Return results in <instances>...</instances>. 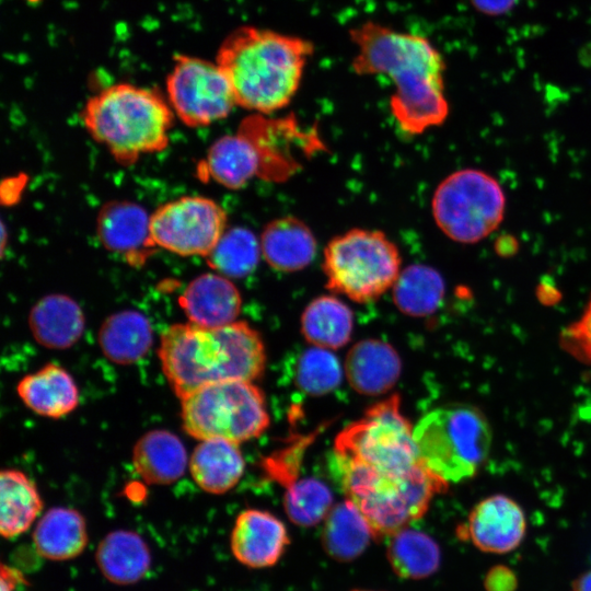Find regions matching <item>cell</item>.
Instances as JSON below:
<instances>
[{
    "mask_svg": "<svg viewBox=\"0 0 591 591\" xmlns=\"http://www.w3.org/2000/svg\"><path fill=\"white\" fill-rule=\"evenodd\" d=\"M314 46L273 30L240 26L219 46L216 62L237 105L258 114L287 106L296 95Z\"/></svg>",
    "mask_w": 591,
    "mask_h": 591,
    "instance_id": "obj_3",
    "label": "cell"
},
{
    "mask_svg": "<svg viewBox=\"0 0 591 591\" xmlns=\"http://www.w3.org/2000/svg\"><path fill=\"white\" fill-rule=\"evenodd\" d=\"M260 167L258 147L244 131L224 136L209 148L202 169L206 175L229 187L244 186Z\"/></svg>",
    "mask_w": 591,
    "mask_h": 591,
    "instance_id": "obj_24",
    "label": "cell"
},
{
    "mask_svg": "<svg viewBox=\"0 0 591 591\" xmlns=\"http://www.w3.org/2000/svg\"><path fill=\"white\" fill-rule=\"evenodd\" d=\"M43 510L35 484L14 468L0 473V533L14 538L26 532Z\"/></svg>",
    "mask_w": 591,
    "mask_h": 591,
    "instance_id": "obj_27",
    "label": "cell"
},
{
    "mask_svg": "<svg viewBox=\"0 0 591 591\" xmlns=\"http://www.w3.org/2000/svg\"><path fill=\"white\" fill-rule=\"evenodd\" d=\"M287 515L297 525L313 526L333 508V494L322 480L308 477L292 483L283 497Z\"/></svg>",
    "mask_w": 591,
    "mask_h": 591,
    "instance_id": "obj_34",
    "label": "cell"
},
{
    "mask_svg": "<svg viewBox=\"0 0 591 591\" xmlns=\"http://www.w3.org/2000/svg\"><path fill=\"white\" fill-rule=\"evenodd\" d=\"M397 394L371 406L364 415L335 439V454L399 476L421 460L414 439V429L402 414Z\"/></svg>",
    "mask_w": 591,
    "mask_h": 591,
    "instance_id": "obj_9",
    "label": "cell"
},
{
    "mask_svg": "<svg viewBox=\"0 0 591 591\" xmlns=\"http://www.w3.org/2000/svg\"><path fill=\"white\" fill-rule=\"evenodd\" d=\"M354 316L340 299L321 296L312 300L301 316V332L313 346L338 349L351 337Z\"/></svg>",
    "mask_w": 591,
    "mask_h": 591,
    "instance_id": "obj_29",
    "label": "cell"
},
{
    "mask_svg": "<svg viewBox=\"0 0 591 591\" xmlns=\"http://www.w3.org/2000/svg\"><path fill=\"white\" fill-rule=\"evenodd\" d=\"M84 325L85 318L80 305L63 294L42 298L28 315L34 339L48 349L70 348L81 338Z\"/></svg>",
    "mask_w": 591,
    "mask_h": 591,
    "instance_id": "obj_18",
    "label": "cell"
},
{
    "mask_svg": "<svg viewBox=\"0 0 591 591\" xmlns=\"http://www.w3.org/2000/svg\"><path fill=\"white\" fill-rule=\"evenodd\" d=\"M95 561L105 579L118 586H129L140 581L148 573L151 567V553L138 533L115 530L100 542Z\"/></svg>",
    "mask_w": 591,
    "mask_h": 591,
    "instance_id": "obj_22",
    "label": "cell"
},
{
    "mask_svg": "<svg viewBox=\"0 0 591 591\" xmlns=\"http://www.w3.org/2000/svg\"><path fill=\"white\" fill-rule=\"evenodd\" d=\"M194 482L204 491L221 495L232 489L244 473L239 443L211 438L200 440L188 462Z\"/></svg>",
    "mask_w": 591,
    "mask_h": 591,
    "instance_id": "obj_20",
    "label": "cell"
},
{
    "mask_svg": "<svg viewBox=\"0 0 591 591\" xmlns=\"http://www.w3.org/2000/svg\"><path fill=\"white\" fill-rule=\"evenodd\" d=\"M354 591H372V590H354Z\"/></svg>",
    "mask_w": 591,
    "mask_h": 591,
    "instance_id": "obj_40",
    "label": "cell"
},
{
    "mask_svg": "<svg viewBox=\"0 0 591 591\" xmlns=\"http://www.w3.org/2000/svg\"><path fill=\"white\" fill-rule=\"evenodd\" d=\"M386 557L393 571L404 579L428 578L441 561L437 542L427 533L408 526L390 537Z\"/></svg>",
    "mask_w": 591,
    "mask_h": 591,
    "instance_id": "obj_31",
    "label": "cell"
},
{
    "mask_svg": "<svg viewBox=\"0 0 591 591\" xmlns=\"http://www.w3.org/2000/svg\"><path fill=\"white\" fill-rule=\"evenodd\" d=\"M1 591H14L18 586L25 583L22 572L13 567H9L4 564L1 565Z\"/></svg>",
    "mask_w": 591,
    "mask_h": 591,
    "instance_id": "obj_38",
    "label": "cell"
},
{
    "mask_svg": "<svg viewBox=\"0 0 591 591\" xmlns=\"http://www.w3.org/2000/svg\"><path fill=\"white\" fill-rule=\"evenodd\" d=\"M341 379V366L328 349L313 346L301 351L296 359L293 381L305 394L331 393L340 384Z\"/></svg>",
    "mask_w": 591,
    "mask_h": 591,
    "instance_id": "obj_33",
    "label": "cell"
},
{
    "mask_svg": "<svg viewBox=\"0 0 591 591\" xmlns=\"http://www.w3.org/2000/svg\"><path fill=\"white\" fill-rule=\"evenodd\" d=\"M16 392L27 408L48 418L63 417L79 404V390L73 378L55 363H47L22 378Z\"/></svg>",
    "mask_w": 591,
    "mask_h": 591,
    "instance_id": "obj_17",
    "label": "cell"
},
{
    "mask_svg": "<svg viewBox=\"0 0 591 591\" xmlns=\"http://www.w3.org/2000/svg\"><path fill=\"white\" fill-rule=\"evenodd\" d=\"M572 591H591V570L586 571L575 581Z\"/></svg>",
    "mask_w": 591,
    "mask_h": 591,
    "instance_id": "obj_39",
    "label": "cell"
},
{
    "mask_svg": "<svg viewBox=\"0 0 591 591\" xmlns=\"http://www.w3.org/2000/svg\"><path fill=\"white\" fill-rule=\"evenodd\" d=\"M185 432L198 440L220 438L241 443L260 436L269 425L263 392L252 381L204 385L181 399Z\"/></svg>",
    "mask_w": 591,
    "mask_h": 591,
    "instance_id": "obj_8",
    "label": "cell"
},
{
    "mask_svg": "<svg viewBox=\"0 0 591 591\" xmlns=\"http://www.w3.org/2000/svg\"><path fill=\"white\" fill-rule=\"evenodd\" d=\"M525 529L521 507L507 496L494 495L471 511L465 535L483 552L505 554L520 545Z\"/></svg>",
    "mask_w": 591,
    "mask_h": 591,
    "instance_id": "obj_13",
    "label": "cell"
},
{
    "mask_svg": "<svg viewBox=\"0 0 591 591\" xmlns=\"http://www.w3.org/2000/svg\"><path fill=\"white\" fill-rule=\"evenodd\" d=\"M158 356L163 374L182 399L216 382L254 381L265 368L260 335L247 323L206 328L190 322L169 326L161 335Z\"/></svg>",
    "mask_w": 591,
    "mask_h": 591,
    "instance_id": "obj_2",
    "label": "cell"
},
{
    "mask_svg": "<svg viewBox=\"0 0 591 591\" xmlns=\"http://www.w3.org/2000/svg\"><path fill=\"white\" fill-rule=\"evenodd\" d=\"M262 254L260 241L246 228L225 230L212 252L207 256L210 267L228 278L251 274Z\"/></svg>",
    "mask_w": 591,
    "mask_h": 591,
    "instance_id": "obj_32",
    "label": "cell"
},
{
    "mask_svg": "<svg viewBox=\"0 0 591 591\" xmlns=\"http://www.w3.org/2000/svg\"><path fill=\"white\" fill-rule=\"evenodd\" d=\"M561 341L575 357L591 362V298L579 320L564 331Z\"/></svg>",
    "mask_w": 591,
    "mask_h": 591,
    "instance_id": "obj_35",
    "label": "cell"
},
{
    "mask_svg": "<svg viewBox=\"0 0 591 591\" xmlns=\"http://www.w3.org/2000/svg\"><path fill=\"white\" fill-rule=\"evenodd\" d=\"M97 234L103 245L116 253L134 254L151 246L150 216L130 201H113L97 217Z\"/></svg>",
    "mask_w": 591,
    "mask_h": 591,
    "instance_id": "obj_26",
    "label": "cell"
},
{
    "mask_svg": "<svg viewBox=\"0 0 591 591\" xmlns=\"http://www.w3.org/2000/svg\"><path fill=\"white\" fill-rule=\"evenodd\" d=\"M97 338L103 355L117 364L139 361L153 343L149 320L135 310L109 315L101 325Z\"/></svg>",
    "mask_w": 591,
    "mask_h": 591,
    "instance_id": "obj_25",
    "label": "cell"
},
{
    "mask_svg": "<svg viewBox=\"0 0 591 591\" xmlns=\"http://www.w3.org/2000/svg\"><path fill=\"white\" fill-rule=\"evenodd\" d=\"M179 305L190 323L215 328L236 321L242 298L228 277L208 273L188 283L179 297Z\"/></svg>",
    "mask_w": 591,
    "mask_h": 591,
    "instance_id": "obj_15",
    "label": "cell"
},
{
    "mask_svg": "<svg viewBox=\"0 0 591 591\" xmlns=\"http://www.w3.org/2000/svg\"><path fill=\"white\" fill-rule=\"evenodd\" d=\"M332 467L347 499L364 515L374 538L391 537L421 518L433 496L448 486V482L422 461L399 476L380 473L336 454H333Z\"/></svg>",
    "mask_w": 591,
    "mask_h": 591,
    "instance_id": "obj_5",
    "label": "cell"
},
{
    "mask_svg": "<svg viewBox=\"0 0 591 591\" xmlns=\"http://www.w3.org/2000/svg\"><path fill=\"white\" fill-rule=\"evenodd\" d=\"M169 103L187 126L201 127L227 117L236 104L217 62L178 55L166 78Z\"/></svg>",
    "mask_w": 591,
    "mask_h": 591,
    "instance_id": "obj_11",
    "label": "cell"
},
{
    "mask_svg": "<svg viewBox=\"0 0 591 591\" xmlns=\"http://www.w3.org/2000/svg\"><path fill=\"white\" fill-rule=\"evenodd\" d=\"M474 8L488 15H500L511 10L517 0H471Z\"/></svg>",
    "mask_w": 591,
    "mask_h": 591,
    "instance_id": "obj_37",
    "label": "cell"
},
{
    "mask_svg": "<svg viewBox=\"0 0 591 591\" xmlns=\"http://www.w3.org/2000/svg\"><path fill=\"white\" fill-rule=\"evenodd\" d=\"M225 227L227 215L216 201L185 196L150 216V239L152 245L181 256H208Z\"/></svg>",
    "mask_w": 591,
    "mask_h": 591,
    "instance_id": "obj_12",
    "label": "cell"
},
{
    "mask_svg": "<svg viewBox=\"0 0 591 591\" xmlns=\"http://www.w3.org/2000/svg\"><path fill=\"white\" fill-rule=\"evenodd\" d=\"M397 309L409 316L432 314L442 303L445 285L441 274L425 264H413L401 270L392 287Z\"/></svg>",
    "mask_w": 591,
    "mask_h": 591,
    "instance_id": "obj_30",
    "label": "cell"
},
{
    "mask_svg": "<svg viewBox=\"0 0 591 591\" xmlns=\"http://www.w3.org/2000/svg\"><path fill=\"white\" fill-rule=\"evenodd\" d=\"M81 117L117 161L132 163L167 146L173 109L154 90L117 83L91 96Z\"/></svg>",
    "mask_w": 591,
    "mask_h": 591,
    "instance_id": "obj_4",
    "label": "cell"
},
{
    "mask_svg": "<svg viewBox=\"0 0 591 591\" xmlns=\"http://www.w3.org/2000/svg\"><path fill=\"white\" fill-rule=\"evenodd\" d=\"M506 196L498 181L478 169H462L438 185L431 211L438 228L451 240L473 244L501 223Z\"/></svg>",
    "mask_w": 591,
    "mask_h": 591,
    "instance_id": "obj_10",
    "label": "cell"
},
{
    "mask_svg": "<svg viewBox=\"0 0 591 591\" xmlns=\"http://www.w3.org/2000/svg\"><path fill=\"white\" fill-rule=\"evenodd\" d=\"M349 35L356 47L352 70L360 76L382 74L392 81L390 106L404 131L421 134L445 120V65L428 38L374 21L352 27Z\"/></svg>",
    "mask_w": 591,
    "mask_h": 591,
    "instance_id": "obj_1",
    "label": "cell"
},
{
    "mask_svg": "<svg viewBox=\"0 0 591 591\" xmlns=\"http://www.w3.org/2000/svg\"><path fill=\"white\" fill-rule=\"evenodd\" d=\"M32 540L35 551L43 558L69 560L81 555L88 545L86 523L78 510L55 507L37 521Z\"/></svg>",
    "mask_w": 591,
    "mask_h": 591,
    "instance_id": "obj_23",
    "label": "cell"
},
{
    "mask_svg": "<svg viewBox=\"0 0 591 591\" xmlns=\"http://www.w3.org/2000/svg\"><path fill=\"white\" fill-rule=\"evenodd\" d=\"M189 460L173 432L154 429L138 439L132 449V464L138 475L151 485H169L179 479Z\"/></svg>",
    "mask_w": 591,
    "mask_h": 591,
    "instance_id": "obj_21",
    "label": "cell"
},
{
    "mask_svg": "<svg viewBox=\"0 0 591 591\" xmlns=\"http://www.w3.org/2000/svg\"><path fill=\"white\" fill-rule=\"evenodd\" d=\"M420 460L447 482L472 477L490 447L487 419L475 407L451 405L425 415L414 428Z\"/></svg>",
    "mask_w": 591,
    "mask_h": 591,
    "instance_id": "obj_6",
    "label": "cell"
},
{
    "mask_svg": "<svg viewBox=\"0 0 591 591\" xmlns=\"http://www.w3.org/2000/svg\"><path fill=\"white\" fill-rule=\"evenodd\" d=\"M486 591H514L518 586L515 573L507 566L491 567L485 576Z\"/></svg>",
    "mask_w": 591,
    "mask_h": 591,
    "instance_id": "obj_36",
    "label": "cell"
},
{
    "mask_svg": "<svg viewBox=\"0 0 591 591\" xmlns=\"http://www.w3.org/2000/svg\"><path fill=\"white\" fill-rule=\"evenodd\" d=\"M323 270L331 291L366 303L393 287L401 273V255L383 232L352 229L328 242Z\"/></svg>",
    "mask_w": 591,
    "mask_h": 591,
    "instance_id": "obj_7",
    "label": "cell"
},
{
    "mask_svg": "<svg viewBox=\"0 0 591 591\" xmlns=\"http://www.w3.org/2000/svg\"><path fill=\"white\" fill-rule=\"evenodd\" d=\"M402 361L389 343L364 339L355 344L345 361V374L351 387L360 394L380 395L397 382Z\"/></svg>",
    "mask_w": 591,
    "mask_h": 591,
    "instance_id": "obj_16",
    "label": "cell"
},
{
    "mask_svg": "<svg viewBox=\"0 0 591 591\" xmlns=\"http://www.w3.org/2000/svg\"><path fill=\"white\" fill-rule=\"evenodd\" d=\"M289 543L282 521L270 512L258 509L242 511L235 519L230 537L235 559L254 569L277 564Z\"/></svg>",
    "mask_w": 591,
    "mask_h": 591,
    "instance_id": "obj_14",
    "label": "cell"
},
{
    "mask_svg": "<svg viewBox=\"0 0 591 591\" xmlns=\"http://www.w3.org/2000/svg\"><path fill=\"white\" fill-rule=\"evenodd\" d=\"M262 255L274 269L292 273L305 268L316 253V240L310 228L293 217L266 224L260 236Z\"/></svg>",
    "mask_w": 591,
    "mask_h": 591,
    "instance_id": "obj_19",
    "label": "cell"
},
{
    "mask_svg": "<svg viewBox=\"0 0 591 591\" xmlns=\"http://www.w3.org/2000/svg\"><path fill=\"white\" fill-rule=\"evenodd\" d=\"M374 538L359 508L349 499L332 508L324 520L322 544L326 554L338 561L358 558Z\"/></svg>",
    "mask_w": 591,
    "mask_h": 591,
    "instance_id": "obj_28",
    "label": "cell"
}]
</instances>
